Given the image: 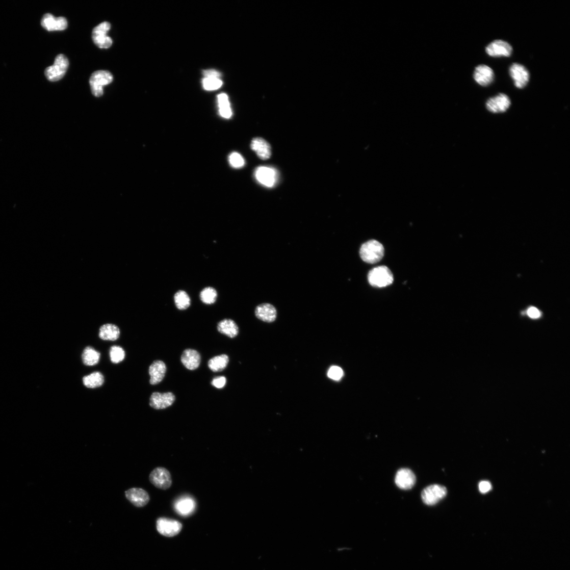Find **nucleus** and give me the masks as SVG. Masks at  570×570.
I'll return each mask as SVG.
<instances>
[{"label":"nucleus","mask_w":570,"mask_h":570,"mask_svg":"<svg viewBox=\"0 0 570 570\" xmlns=\"http://www.w3.org/2000/svg\"><path fill=\"white\" fill-rule=\"evenodd\" d=\"M384 254L383 246L376 240H371L363 244L359 250V255L366 263L374 264L382 260Z\"/></svg>","instance_id":"1"},{"label":"nucleus","mask_w":570,"mask_h":570,"mask_svg":"<svg viewBox=\"0 0 570 570\" xmlns=\"http://www.w3.org/2000/svg\"><path fill=\"white\" fill-rule=\"evenodd\" d=\"M368 281L374 288H385L394 282V275L390 269L385 266L374 268L369 272Z\"/></svg>","instance_id":"2"},{"label":"nucleus","mask_w":570,"mask_h":570,"mask_svg":"<svg viewBox=\"0 0 570 570\" xmlns=\"http://www.w3.org/2000/svg\"><path fill=\"white\" fill-rule=\"evenodd\" d=\"M68 66L67 58L64 55H59L55 60L54 64L45 70V76L50 82L61 80L65 76Z\"/></svg>","instance_id":"3"},{"label":"nucleus","mask_w":570,"mask_h":570,"mask_svg":"<svg viewBox=\"0 0 570 570\" xmlns=\"http://www.w3.org/2000/svg\"><path fill=\"white\" fill-rule=\"evenodd\" d=\"M113 81V75L108 71L98 70L93 73L89 80L93 95L97 97L101 96L103 87L111 84Z\"/></svg>","instance_id":"4"},{"label":"nucleus","mask_w":570,"mask_h":570,"mask_svg":"<svg viewBox=\"0 0 570 570\" xmlns=\"http://www.w3.org/2000/svg\"><path fill=\"white\" fill-rule=\"evenodd\" d=\"M150 482L155 487L162 490L169 489L172 484V476L166 468H157L150 474Z\"/></svg>","instance_id":"5"},{"label":"nucleus","mask_w":570,"mask_h":570,"mask_svg":"<svg viewBox=\"0 0 570 570\" xmlns=\"http://www.w3.org/2000/svg\"><path fill=\"white\" fill-rule=\"evenodd\" d=\"M111 29V24L103 22L94 28L92 33V38L97 47L102 49L110 48L112 44V39L107 35Z\"/></svg>","instance_id":"6"},{"label":"nucleus","mask_w":570,"mask_h":570,"mask_svg":"<svg viewBox=\"0 0 570 570\" xmlns=\"http://www.w3.org/2000/svg\"><path fill=\"white\" fill-rule=\"evenodd\" d=\"M447 494V488L442 485L434 484L425 488L422 493V500L427 505L432 506L444 499Z\"/></svg>","instance_id":"7"},{"label":"nucleus","mask_w":570,"mask_h":570,"mask_svg":"<svg viewBox=\"0 0 570 570\" xmlns=\"http://www.w3.org/2000/svg\"><path fill=\"white\" fill-rule=\"evenodd\" d=\"M157 528L161 534L172 537L176 535L182 531L183 525L175 520L161 517L157 520Z\"/></svg>","instance_id":"8"},{"label":"nucleus","mask_w":570,"mask_h":570,"mask_svg":"<svg viewBox=\"0 0 570 570\" xmlns=\"http://www.w3.org/2000/svg\"><path fill=\"white\" fill-rule=\"evenodd\" d=\"M509 73L517 88H524L528 85L530 80V73L526 67L518 63H514L510 67Z\"/></svg>","instance_id":"9"},{"label":"nucleus","mask_w":570,"mask_h":570,"mask_svg":"<svg viewBox=\"0 0 570 570\" xmlns=\"http://www.w3.org/2000/svg\"><path fill=\"white\" fill-rule=\"evenodd\" d=\"M486 53L492 57H509L513 53L511 44L502 40H496L490 43L486 48Z\"/></svg>","instance_id":"10"},{"label":"nucleus","mask_w":570,"mask_h":570,"mask_svg":"<svg viewBox=\"0 0 570 570\" xmlns=\"http://www.w3.org/2000/svg\"><path fill=\"white\" fill-rule=\"evenodd\" d=\"M511 105V100L506 94L501 93L498 95L489 98L486 103V107L492 113H503L507 111Z\"/></svg>","instance_id":"11"},{"label":"nucleus","mask_w":570,"mask_h":570,"mask_svg":"<svg viewBox=\"0 0 570 570\" xmlns=\"http://www.w3.org/2000/svg\"><path fill=\"white\" fill-rule=\"evenodd\" d=\"M175 400V397L172 393H154L150 397L149 405L157 410L164 409L170 407Z\"/></svg>","instance_id":"12"},{"label":"nucleus","mask_w":570,"mask_h":570,"mask_svg":"<svg viewBox=\"0 0 570 570\" xmlns=\"http://www.w3.org/2000/svg\"><path fill=\"white\" fill-rule=\"evenodd\" d=\"M416 482V477L414 473L408 469L399 470L395 477V483L400 489L408 490L411 489Z\"/></svg>","instance_id":"13"},{"label":"nucleus","mask_w":570,"mask_h":570,"mask_svg":"<svg viewBox=\"0 0 570 570\" xmlns=\"http://www.w3.org/2000/svg\"><path fill=\"white\" fill-rule=\"evenodd\" d=\"M41 23L42 27L49 32L64 31L68 26L67 20L65 18H55L50 13L44 15Z\"/></svg>","instance_id":"14"},{"label":"nucleus","mask_w":570,"mask_h":570,"mask_svg":"<svg viewBox=\"0 0 570 570\" xmlns=\"http://www.w3.org/2000/svg\"><path fill=\"white\" fill-rule=\"evenodd\" d=\"M277 172L271 168L260 167L255 171L254 175L257 181L267 187H273L277 181Z\"/></svg>","instance_id":"15"},{"label":"nucleus","mask_w":570,"mask_h":570,"mask_svg":"<svg viewBox=\"0 0 570 570\" xmlns=\"http://www.w3.org/2000/svg\"><path fill=\"white\" fill-rule=\"evenodd\" d=\"M474 79L479 85L486 87L493 83L494 80V72L493 69L485 65H479L476 67L474 72Z\"/></svg>","instance_id":"16"},{"label":"nucleus","mask_w":570,"mask_h":570,"mask_svg":"<svg viewBox=\"0 0 570 570\" xmlns=\"http://www.w3.org/2000/svg\"><path fill=\"white\" fill-rule=\"evenodd\" d=\"M125 496L134 506L142 507L146 505L150 500L148 493L139 488H133L125 491Z\"/></svg>","instance_id":"17"},{"label":"nucleus","mask_w":570,"mask_h":570,"mask_svg":"<svg viewBox=\"0 0 570 570\" xmlns=\"http://www.w3.org/2000/svg\"><path fill=\"white\" fill-rule=\"evenodd\" d=\"M166 371V364L160 360L155 361L149 368L148 372L151 378L149 380L150 383L156 385L160 383L164 379Z\"/></svg>","instance_id":"18"},{"label":"nucleus","mask_w":570,"mask_h":570,"mask_svg":"<svg viewBox=\"0 0 570 570\" xmlns=\"http://www.w3.org/2000/svg\"><path fill=\"white\" fill-rule=\"evenodd\" d=\"M181 360L187 369L194 370L199 368L200 365L201 356L196 350L187 349L183 353Z\"/></svg>","instance_id":"19"},{"label":"nucleus","mask_w":570,"mask_h":570,"mask_svg":"<svg viewBox=\"0 0 570 570\" xmlns=\"http://www.w3.org/2000/svg\"><path fill=\"white\" fill-rule=\"evenodd\" d=\"M255 315L260 320L271 323L276 320L277 310L271 304H263L256 307V310H255Z\"/></svg>","instance_id":"20"},{"label":"nucleus","mask_w":570,"mask_h":570,"mask_svg":"<svg viewBox=\"0 0 570 570\" xmlns=\"http://www.w3.org/2000/svg\"><path fill=\"white\" fill-rule=\"evenodd\" d=\"M174 508L176 512L182 516H187L192 514L196 508V502L190 497L180 498L175 502Z\"/></svg>","instance_id":"21"},{"label":"nucleus","mask_w":570,"mask_h":570,"mask_svg":"<svg viewBox=\"0 0 570 570\" xmlns=\"http://www.w3.org/2000/svg\"><path fill=\"white\" fill-rule=\"evenodd\" d=\"M250 146L260 159L265 160L271 157V146L263 139L257 138L253 139Z\"/></svg>","instance_id":"22"},{"label":"nucleus","mask_w":570,"mask_h":570,"mask_svg":"<svg viewBox=\"0 0 570 570\" xmlns=\"http://www.w3.org/2000/svg\"><path fill=\"white\" fill-rule=\"evenodd\" d=\"M119 328L114 324H105L99 329V336L102 340L114 341L119 338Z\"/></svg>","instance_id":"23"},{"label":"nucleus","mask_w":570,"mask_h":570,"mask_svg":"<svg viewBox=\"0 0 570 570\" xmlns=\"http://www.w3.org/2000/svg\"><path fill=\"white\" fill-rule=\"evenodd\" d=\"M217 328L220 333L230 338H235L239 333V328L237 324L230 319L221 321L219 323Z\"/></svg>","instance_id":"24"},{"label":"nucleus","mask_w":570,"mask_h":570,"mask_svg":"<svg viewBox=\"0 0 570 570\" xmlns=\"http://www.w3.org/2000/svg\"><path fill=\"white\" fill-rule=\"evenodd\" d=\"M82 357L85 366H93L98 363L100 353L92 347H87L84 349Z\"/></svg>","instance_id":"25"},{"label":"nucleus","mask_w":570,"mask_h":570,"mask_svg":"<svg viewBox=\"0 0 570 570\" xmlns=\"http://www.w3.org/2000/svg\"><path fill=\"white\" fill-rule=\"evenodd\" d=\"M228 363V356L226 354H222L210 359L208 367L213 372H220L226 369Z\"/></svg>","instance_id":"26"},{"label":"nucleus","mask_w":570,"mask_h":570,"mask_svg":"<svg viewBox=\"0 0 570 570\" xmlns=\"http://www.w3.org/2000/svg\"><path fill=\"white\" fill-rule=\"evenodd\" d=\"M104 377L100 372H95L83 379L84 384L88 388H94L101 386L104 383Z\"/></svg>","instance_id":"27"},{"label":"nucleus","mask_w":570,"mask_h":570,"mask_svg":"<svg viewBox=\"0 0 570 570\" xmlns=\"http://www.w3.org/2000/svg\"><path fill=\"white\" fill-rule=\"evenodd\" d=\"M218 99L220 115L224 118H230L232 116V111L228 96L226 94H221L218 96Z\"/></svg>","instance_id":"28"},{"label":"nucleus","mask_w":570,"mask_h":570,"mask_svg":"<svg viewBox=\"0 0 570 570\" xmlns=\"http://www.w3.org/2000/svg\"><path fill=\"white\" fill-rule=\"evenodd\" d=\"M174 299L175 305L179 310L186 309L190 306V298L184 291H178L174 295Z\"/></svg>","instance_id":"29"},{"label":"nucleus","mask_w":570,"mask_h":570,"mask_svg":"<svg viewBox=\"0 0 570 570\" xmlns=\"http://www.w3.org/2000/svg\"><path fill=\"white\" fill-rule=\"evenodd\" d=\"M200 297L201 301L205 304H212L215 303L217 297V292L216 290L213 288H206L203 289L200 294Z\"/></svg>","instance_id":"30"},{"label":"nucleus","mask_w":570,"mask_h":570,"mask_svg":"<svg viewBox=\"0 0 570 570\" xmlns=\"http://www.w3.org/2000/svg\"><path fill=\"white\" fill-rule=\"evenodd\" d=\"M110 355L112 362L117 364L123 361L125 356V353L121 347L113 346L110 349Z\"/></svg>","instance_id":"31"},{"label":"nucleus","mask_w":570,"mask_h":570,"mask_svg":"<svg viewBox=\"0 0 570 570\" xmlns=\"http://www.w3.org/2000/svg\"><path fill=\"white\" fill-rule=\"evenodd\" d=\"M222 85V82L220 79L205 78L203 80V86L207 91H215Z\"/></svg>","instance_id":"32"},{"label":"nucleus","mask_w":570,"mask_h":570,"mask_svg":"<svg viewBox=\"0 0 570 570\" xmlns=\"http://www.w3.org/2000/svg\"><path fill=\"white\" fill-rule=\"evenodd\" d=\"M229 161L231 166L236 169L241 168L244 166L245 160L242 156L237 153H232L229 157Z\"/></svg>","instance_id":"33"},{"label":"nucleus","mask_w":570,"mask_h":570,"mask_svg":"<svg viewBox=\"0 0 570 570\" xmlns=\"http://www.w3.org/2000/svg\"><path fill=\"white\" fill-rule=\"evenodd\" d=\"M328 377L333 380L338 381L341 379L343 376L342 369L337 366L332 367L328 370Z\"/></svg>","instance_id":"34"},{"label":"nucleus","mask_w":570,"mask_h":570,"mask_svg":"<svg viewBox=\"0 0 570 570\" xmlns=\"http://www.w3.org/2000/svg\"><path fill=\"white\" fill-rule=\"evenodd\" d=\"M226 378L224 377H218L213 379L212 384L218 388H223L226 385Z\"/></svg>","instance_id":"35"},{"label":"nucleus","mask_w":570,"mask_h":570,"mask_svg":"<svg viewBox=\"0 0 570 570\" xmlns=\"http://www.w3.org/2000/svg\"><path fill=\"white\" fill-rule=\"evenodd\" d=\"M203 74L205 78H217L219 79L221 76V74L218 71L215 70H206L203 71Z\"/></svg>","instance_id":"36"},{"label":"nucleus","mask_w":570,"mask_h":570,"mask_svg":"<svg viewBox=\"0 0 570 570\" xmlns=\"http://www.w3.org/2000/svg\"><path fill=\"white\" fill-rule=\"evenodd\" d=\"M491 488L490 483L488 481H482L479 484V489L482 493L485 494L488 492Z\"/></svg>","instance_id":"37"},{"label":"nucleus","mask_w":570,"mask_h":570,"mask_svg":"<svg viewBox=\"0 0 570 570\" xmlns=\"http://www.w3.org/2000/svg\"><path fill=\"white\" fill-rule=\"evenodd\" d=\"M528 315L532 319H538L541 316V312L535 307H532L528 310Z\"/></svg>","instance_id":"38"}]
</instances>
